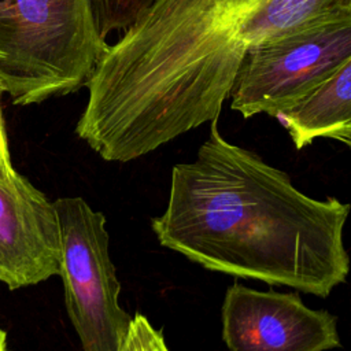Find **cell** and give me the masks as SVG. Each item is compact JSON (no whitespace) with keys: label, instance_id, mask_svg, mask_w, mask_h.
I'll return each instance as SVG.
<instances>
[{"label":"cell","instance_id":"obj_1","mask_svg":"<svg viewBox=\"0 0 351 351\" xmlns=\"http://www.w3.org/2000/svg\"><path fill=\"white\" fill-rule=\"evenodd\" d=\"M350 208L304 195L284 171L225 140L215 119L196 159L173 167L167 207L151 226L163 247L204 269L326 298L350 271Z\"/></svg>","mask_w":351,"mask_h":351},{"label":"cell","instance_id":"obj_2","mask_svg":"<svg viewBox=\"0 0 351 351\" xmlns=\"http://www.w3.org/2000/svg\"><path fill=\"white\" fill-rule=\"evenodd\" d=\"M254 1L152 0L100 56L77 136L104 160L129 162L218 119Z\"/></svg>","mask_w":351,"mask_h":351},{"label":"cell","instance_id":"obj_3","mask_svg":"<svg viewBox=\"0 0 351 351\" xmlns=\"http://www.w3.org/2000/svg\"><path fill=\"white\" fill-rule=\"evenodd\" d=\"M107 45L93 0H0V82L16 106L86 86Z\"/></svg>","mask_w":351,"mask_h":351},{"label":"cell","instance_id":"obj_4","mask_svg":"<svg viewBox=\"0 0 351 351\" xmlns=\"http://www.w3.org/2000/svg\"><path fill=\"white\" fill-rule=\"evenodd\" d=\"M351 58V12L325 16L276 40L248 47L230 93L244 118H278L318 90Z\"/></svg>","mask_w":351,"mask_h":351},{"label":"cell","instance_id":"obj_5","mask_svg":"<svg viewBox=\"0 0 351 351\" xmlns=\"http://www.w3.org/2000/svg\"><path fill=\"white\" fill-rule=\"evenodd\" d=\"M64 306L84 351H118L132 322L119 306L121 284L110 258L106 217L82 197L53 202Z\"/></svg>","mask_w":351,"mask_h":351},{"label":"cell","instance_id":"obj_6","mask_svg":"<svg viewBox=\"0 0 351 351\" xmlns=\"http://www.w3.org/2000/svg\"><path fill=\"white\" fill-rule=\"evenodd\" d=\"M337 319L308 308L298 293L256 291L234 282L222 304L229 351H326L340 347Z\"/></svg>","mask_w":351,"mask_h":351},{"label":"cell","instance_id":"obj_7","mask_svg":"<svg viewBox=\"0 0 351 351\" xmlns=\"http://www.w3.org/2000/svg\"><path fill=\"white\" fill-rule=\"evenodd\" d=\"M53 202L25 176H0V282L15 291L59 274Z\"/></svg>","mask_w":351,"mask_h":351},{"label":"cell","instance_id":"obj_8","mask_svg":"<svg viewBox=\"0 0 351 351\" xmlns=\"http://www.w3.org/2000/svg\"><path fill=\"white\" fill-rule=\"evenodd\" d=\"M278 119L298 149L321 137L343 143L351 134V58L318 90Z\"/></svg>","mask_w":351,"mask_h":351},{"label":"cell","instance_id":"obj_9","mask_svg":"<svg viewBox=\"0 0 351 351\" xmlns=\"http://www.w3.org/2000/svg\"><path fill=\"white\" fill-rule=\"evenodd\" d=\"M340 0H255L241 36L247 47L280 38L325 16Z\"/></svg>","mask_w":351,"mask_h":351},{"label":"cell","instance_id":"obj_10","mask_svg":"<svg viewBox=\"0 0 351 351\" xmlns=\"http://www.w3.org/2000/svg\"><path fill=\"white\" fill-rule=\"evenodd\" d=\"M152 0H93V10L100 34L123 32L130 26Z\"/></svg>","mask_w":351,"mask_h":351},{"label":"cell","instance_id":"obj_11","mask_svg":"<svg viewBox=\"0 0 351 351\" xmlns=\"http://www.w3.org/2000/svg\"><path fill=\"white\" fill-rule=\"evenodd\" d=\"M118 351H170L160 330L140 313L132 317L128 333Z\"/></svg>","mask_w":351,"mask_h":351},{"label":"cell","instance_id":"obj_12","mask_svg":"<svg viewBox=\"0 0 351 351\" xmlns=\"http://www.w3.org/2000/svg\"><path fill=\"white\" fill-rule=\"evenodd\" d=\"M4 93L3 85L0 82V176H11L16 170L12 166L11 160V152L8 147V138H7V132H5V123H4V117H3V110H1V96Z\"/></svg>","mask_w":351,"mask_h":351},{"label":"cell","instance_id":"obj_13","mask_svg":"<svg viewBox=\"0 0 351 351\" xmlns=\"http://www.w3.org/2000/svg\"><path fill=\"white\" fill-rule=\"evenodd\" d=\"M0 351H7V333L0 326Z\"/></svg>","mask_w":351,"mask_h":351},{"label":"cell","instance_id":"obj_14","mask_svg":"<svg viewBox=\"0 0 351 351\" xmlns=\"http://www.w3.org/2000/svg\"><path fill=\"white\" fill-rule=\"evenodd\" d=\"M340 8L351 12V0H340L339 4H337Z\"/></svg>","mask_w":351,"mask_h":351},{"label":"cell","instance_id":"obj_15","mask_svg":"<svg viewBox=\"0 0 351 351\" xmlns=\"http://www.w3.org/2000/svg\"><path fill=\"white\" fill-rule=\"evenodd\" d=\"M344 144H347V145L351 148V136H350V137H348V138L344 141Z\"/></svg>","mask_w":351,"mask_h":351},{"label":"cell","instance_id":"obj_16","mask_svg":"<svg viewBox=\"0 0 351 351\" xmlns=\"http://www.w3.org/2000/svg\"><path fill=\"white\" fill-rule=\"evenodd\" d=\"M350 136H351V134H350ZM350 136H348V137H350ZM348 137H347V138H348ZM347 138H346V140H347ZM346 140H344V141H346ZM344 141H343V143H344Z\"/></svg>","mask_w":351,"mask_h":351}]
</instances>
